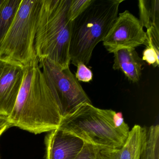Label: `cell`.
Listing matches in <instances>:
<instances>
[{
  "label": "cell",
  "mask_w": 159,
  "mask_h": 159,
  "mask_svg": "<svg viewBox=\"0 0 159 159\" xmlns=\"http://www.w3.org/2000/svg\"><path fill=\"white\" fill-rule=\"evenodd\" d=\"M63 114L59 101L48 85L39 59L24 66L22 85L11 114V127L33 134L50 132L59 127Z\"/></svg>",
  "instance_id": "1"
},
{
  "label": "cell",
  "mask_w": 159,
  "mask_h": 159,
  "mask_svg": "<svg viewBox=\"0 0 159 159\" xmlns=\"http://www.w3.org/2000/svg\"><path fill=\"white\" fill-rule=\"evenodd\" d=\"M71 0H42L34 49L38 59L47 58L62 69L69 67L72 21Z\"/></svg>",
  "instance_id": "2"
},
{
  "label": "cell",
  "mask_w": 159,
  "mask_h": 159,
  "mask_svg": "<svg viewBox=\"0 0 159 159\" xmlns=\"http://www.w3.org/2000/svg\"><path fill=\"white\" fill-rule=\"evenodd\" d=\"M116 112L84 103L63 116L58 129L84 143L119 149L124 144L130 128L117 125Z\"/></svg>",
  "instance_id": "3"
},
{
  "label": "cell",
  "mask_w": 159,
  "mask_h": 159,
  "mask_svg": "<svg viewBox=\"0 0 159 159\" xmlns=\"http://www.w3.org/2000/svg\"><path fill=\"white\" fill-rule=\"evenodd\" d=\"M124 0H93L72 22L69 54L70 62L88 65L93 51L103 41L118 16Z\"/></svg>",
  "instance_id": "4"
},
{
  "label": "cell",
  "mask_w": 159,
  "mask_h": 159,
  "mask_svg": "<svg viewBox=\"0 0 159 159\" xmlns=\"http://www.w3.org/2000/svg\"><path fill=\"white\" fill-rule=\"evenodd\" d=\"M42 0H22L14 20L0 43V59L28 66L38 60L34 49Z\"/></svg>",
  "instance_id": "5"
},
{
  "label": "cell",
  "mask_w": 159,
  "mask_h": 159,
  "mask_svg": "<svg viewBox=\"0 0 159 159\" xmlns=\"http://www.w3.org/2000/svg\"><path fill=\"white\" fill-rule=\"evenodd\" d=\"M39 61L48 85L59 101L63 116L81 104H92L69 67L62 69L47 58Z\"/></svg>",
  "instance_id": "6"
},
{
  "label": "cell",
  "mask_w": 159,
  "mask_h": 159,
  "mask_svg": "<svg viewBox=\"0 0 159 159\" xmlns=\"http://www.w3.org/2000/svg\"><path fill=\"white\" fill-rule=\"evenodd\" d=\"M146 33L139 19L129 11L118 15L103 43L107 51L113 53L118 50L135 48L145 44Z\"/></svg>",
  "instance_id": "7"
},
{
  "label": "cell",
  "mask_w": 159,
  "mask_h": 159,
  "mask_svg": "<svg viewBox=\"0 0 159 159\" xmlns=\"http://www.w3.org/2000/svg\"><path fill=\"white\" fill-rule=\"evenodd\" d=\"M24 76V66L0 59V116L7 118L11 113Z\"/></svg>",
  "instance_id": "8"
},
{
  "label": "cell",
  "mask_w": 159,
  "mask_h": 159,
  "mask_svg": "<svg viewBox=\"0 0 159 159\" xmlns=\"http://www.w3.org/2000/svg\"><path fill=\"white\" fill-rule=\"evenodd\" d=\"M46 159H75L84 145L83 141L57 129L45 138Z\"/></svg>",
  "instance_id": "9"
},
{
  "label": "cell",
  "mask_w": 159,
  "mask_h": 159,
  "mask_svg": "<svg viewBox=\"0 0 159 159\" xmlns=\"http://www.w3.org/2000/svg\"><path fill=\"white\" fill-rule=\"evenodd\" d=\"M113 54V69L120 70L132 83L138 82L141 77L143 63L135 49H120Z\"/></svg>",
  "instance_id": "10"
},
{
  "label": "cell",
  "mask_w": 159,
  "mask_h": 159,
  "mask_svg": "<svg viewBox=\"0 0 159 159\" xmlns=\"http://www.w3.org/2000/svg\"><path fill=\"white\" fill-rule=\"evenodd\" d=\"M148 129L135 125L130 130L122 147L118 150L115 159H141L147 142Z\"/></svg>",
  "instance_id": "11"
},
{
  "label": "cell",
  "mask_w": 159,
  "mask_h": 159,
  "mask_svg": "<svg viewBox=\"0 0 159 159\" xmlns=\"http://www.w3.org/2000/svg\"><path fill=\"white\" fill-rule=\"evenodd\" d=\"M138 7L139 20L143 28L159 30V0H139Z\"/></svg>",
  "instance_id": "12"
},
{
  "label": "cell",
  "mask_w": 159,
  "mask_h": 159,
  "mask_svg": "<svg viewBox=\"0 0 159 159\" xmlns=\"http://www.w3.org/2000/svg\"><path fill=\"white\" fill-rule=\"evenodd\" d=\"M22 0H3L0 5V43L10 29Z\"/></svg>",
  "instance_id": "13"
},
{
  "label": "cell",
  "mask_w": 159,
  "mask_h": 159,
  "mask_svg": "<svg viewBox=\"0 0 159 159\" xmlns=\"http://www.w3.org/2000/svg\"><path fill=\"white\" fill-rule=\"evenodd\" d=\"M118 150L84 143L75 159H115Z\"/></svg>",
  "instance_id": "14"
},
{
  "label": "cell",
  "mask_w": 159,
  "mask_h": 159,
  "mask_svg": "<svg viewBox=\"0 0 159 159\" xmlns=\"http://www.w3.org/2000/svg\"><path fill=\"white\" fill-rule=\"evenodd\" d=\"M92 1L93 0H71L68 12L70 19L72 22L75 20L88 8Z\"/></svg>",
  "instance_id": "15"
},
{
  "label": "cell",
  "mask_w": 159,
  "mask_h": 159,
  "mask_svg": "<svg viewBox=\"0 0 159 159\" xmlns=\"http://www.w3.org/2000/svg\"><path fill=\"white\" fill-rule=\"evenodd\" d=\"M142 60L154 67H156L159 65V52L152 47L147 46L142 53Z\"/></svg>",
  "instance_id": "16"
},
{
  "label": "cell",
  "mask_w": 159,
  "mask_h": 159,
  "mask_svg": "<svg viewBox=\"0 0 159 159\" xmlns=\"http://www.w3.org/2000/svg\"><path fill=\"white\" fill-rule=\"evenodd\" d=\"M76 77L78 81L88 83L93 79V73L92 70L83 63H79L77 65Z\"/></svg>",
  "instance_id": "17"
},
{
  "label": "cell",
  "mask_w": 159,
  "mask_h": 159,
  "mask_svg": "<svg viewBox=\"0 0 159 159\" xmlns=\"http://www.w3.org/2000/svg\"><path fill=\"white\" fill-rule=\"evenodd\" d=\"M11 127L7 118L0 116V134L2 135L8 128Z\"/></svg>",
  "instance_id": "18"
},
{
  "label": "cell",
  "mask_w": 159,
  "mask_h": 159,
  "mask_svg": "<svg viewBox=\"0 0 159 159\" xmlns=\"http://www.w3.org/2000/svg\"><path fill=\"white\" fill-rule=\"evenodd\" d=\"M2 2H3V0H0V5H1V4H2Z\"/></svg>",
  "instance_id": "19"
},
{
  "label": "cell",
  "mask_w": 159,
  "mask_h": 159,
  "mask_svg": "<svg viewBox=\"0 0 159 159\" xmlns=\"http://www.w3.org/2000/svg\"><path fill=\"white\" fill-rule=\"evenodd\" d=\"M1 135H0V136H1Z\"/></svg>",
  "instance_id": "20"
},
{
  "label": "cell",
  "mask_w": 159,
  "mask_h": 159,
  "mask_svg": "<svg viewBox=\"0 0 159 159\" xmlns=\"http://www.w3.org/2000/svg\"><path fill=\"white\" fill-rule=\"evenodd\" d=\"M0 159H1V158H0Z\"/></svg>",
  "instance_id": "21"
}]
</instances>
